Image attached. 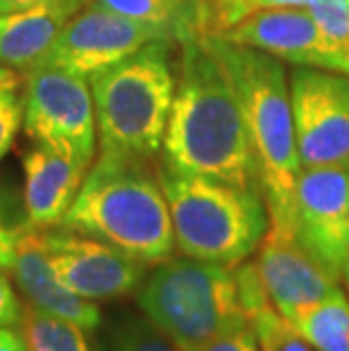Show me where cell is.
<instances>
[{
    "label": "cell",
    "instance_id": "cell-27",
    "mask_svg": "<svg viewBox=\"0 0 349 351\" xmlns=\"http://www.w3.org/2000/svg\"><path fill=\"white\" fill-rule=\"evenodd\" d=\"M16 241L19 231L0 220V272H12L14 261H16Z\"/></svg>",
    "mask_w": 349,
    "mask_h": 351
},
{
    "label": "cell",
    "instance_id": "cell-18",
    "mask_svg": "<svg viewBox=\"0 0 349 351\" xmlns=\"http://www.w3.org/2000/svg\"><path fill=\"white\" fill-rule=\"evenodd\" d=\"M91 5L139 21V23L168 29L177 43L184 36L197 34L193 0H91Z\"/></svg>",
    "mask_w": 349,
    "mask_h": 351
},
{
    "label": "cell",
    "instance_id": "cell-9",
    "mask_svg": "<svg viewBox=\"0 0 349 351\" xmlns=\"http://www.w3.org/2000/svg\"><path fill=\"white\" fill-rule=\"evenodd\" d=\"M152 41H175V36L168 29L139 23L102 7L86 5L62 27L41 64L88 80Z\"/></svg>",
    "mask_w": 349,
    "mask_h": 351
},
{
    "label": "cell",
    "instance_id": "cell-29",
    "mask_svg": "<svg viewBox=\"0 0 349 351\" xmlns=\"http://www.w3.org/2000/svg\"><path fill=\"white\" fill-rule=\"evenodd\" d=\"M343 279H345V283L349 286V256H347V263H345V272H343Z\"/></svg>",
    "mask_w": 349,
    "mask_h": 351
},
{
    "label": "cell",
    "instance_id": "cell-23",
    "mask_svg": "<svg viewBox=\"0 0 349 351\" xmlns=\"http://www.w3.org/2000/svg\"><path fill=\"white\" fill-rule=\"evenodd\" d=\"M21 127H23V95L19 88H5L0 91V161L14 147Z\"/></svg>",
    "mask_w": 349,
    "mask_h": 351
},
{
    "label": "cell",
    "instance_id": "cell-4",
    "mask_svg": "<svg viewBox=\"0 0 349 351\" xmlns=\"http://www.w3.org/2000/svg\"><path fill=\"white\" fill-rule=\"evenodd\" d=\"M157 175L182 256L232 267L261 247L270 229L261 189L189 175L166 161Z\"/></svg>",
    "mask_w": 349,
    "mask_h": 351
},
{
    "label": "cell",
    "instance_id": "cell-17",
    "mask_svg": "<svg viewBox=\"0 0 349 351\" xmlns=\"http://www.w3.org/2000/svg\"><path fill=\"white\" fill-rule=\"evenodd\" d=\"M293 326L317 351H349V300L340 288L333 290Z\"/></svg>",
    "mask_w": 349,
    "mask_h": 351
},
{
    "label": "cell",
    "instance_id": "cell-16",
    "mask_svg": "<svg viewBox=\"0 0 349 351\" xmlns=\"http://www.w3.org/2000/svg\"><path fill=\"white\" fill-rule=\"evenodd\" d=\"M71 16L75 12L57 5L0 14V64L23 73L39 66Z\"/></svg>",
    "mask_w": 349,
    "mask_h": 351
},
{
    "label": "cell",
    "instance_id": "cell-12",
    "mask_svg": "<svg viewBox=\"0 0 349 351\" xmlns=\"http://www.w3.org/2000/svg\"><path fill=\"white\" fill-rule=\"evenodd\" d=\"M220 39L241 43L309 69L336 71L349 75V52L338 46L309 10H268L243 19Z\"/></svg>",
    "mask_w": 349,
    "mask_h": 351
},
{
    "label": "cell",
    "instance_id": "cell-5",
    "mask_svg": "<svg viewBox=\"0 0 349 351\" xmlns=\"http://www.w3.org/2000/svg\"><path fill=\"white\" fill-rule=\"evenodd\" d=\"M173 43L152 41L88 77L100 152L141 159L161 152L177 91Z\"/></svg>",
    "mask_w": 349,
    "mask_h": 351
},
{
    "label": "cell",
    "instance_id": "cell-22",
    "mask_svg": "<svg viewBox=\"0 0 349 351\" xmlns=\"http://www.w3.org/2000/svg\"><path fill=\"white\" fill-rule=\"evenodd\" d=\"M114 351H182L147 317H128L116 326L111 338Z\"/></svg>",
    "mask_w": 349,
    "mask_h": 351
},
{
    "label": "cell",
    "instance_id": "cell-15",
    "mask_svg": "<svg viewBox=\"0 0 349 351\" xmlns=\"http://www.w3.org/2000/svg\"><path fill=\"white\" fill-rule=\"evenodd\" d=\"M12 279L25 297V302L50 315L64 317L75 322L84 331H95L100 326V308L95 302L71 293L50 265L46 250L41 245L39 231L23 229L19 231L16 241V261L12 267Z\"/></svg>",
    "mask_w": 349,
    "mask_h": 351
},
{
    "label": "cell",
    "instance_id": "cell-21",
    "mask_svg": "<svg viewBox=\"0 0 349 351\" xmlns=\"http://www.w3.org/2000/svg\"><path fill=\"white\" fill-rule=\"evenodd\" d=\"M261 351H311L309 342L295 331V326L274 308L272 302L258 306L248 315Z\"/></svg>",
    "mask_w": 349,
    "mask_h": 351
},
{
    "label": "cell",
    "instance_id": "cell-14",
    "mask_svg": "<svg viewBox=\"0 0 349 351\" xmlns=\"http://www.w3.org/2000/svg\"><path fill=\"white\" fill-rule=\"evenodd\" d=\"M88 173L82 163L50 147L34 145L23 156L25 227L46 231L59 227Z\"/></svg>",
    "mask_w": 349,
    "mask_h": 351
},
{
    "label": "cell",
    "instance_id": "cell-6",
    "mask_svg": "<svg viewBox=\"0 0 349 351\" xmlns=\"http://www.w3.org/2000/svg\"><path fill=\"white\" fill-rule=\"evenodd\" d=\"M143 315L182 351H197L227 328L248 322L229 265L168 258L136 290Z\"/></svg>",
    "mask_w": 349,
    "mask_h": 351
},
{
    "label": "cell",
    "instance_id": "cell-1",
    "mask_svg": "<svg viewBox=\"0 0 349 351\" xmlns=\"http://www.w3.org/2000/svg\"><path fill=\"white\" fill-rule=\"evenodd\" d=\"M180 48L163 161L189 175L261 189L256 154L227 71L204 36H184Z\"/></svg>",
    "mask_w": 349,
    "mask_h": 351
},
{
    "label": "cell",
    "instance_id": "cell-25",
    "mask_svg": "<svg viewBox=\"0 0 349 351\" xmlns=\"http://www.w3.org/2000/svg\"><path fill=\"white\" fill-rule=\"evenodd\" d=\"M23 302L14 293L10 279L5 272H0V326L19 328L21 317H23Z\"/></svg>",
    "mask_w": 349,
    "mask_h": 351
},
{
    "label": "cell",
    "instance_id": "cell-3",
    "mask_svg": "<svg viewBox=\"0 0 349 351\" xmlns=\"http://www.w3.org/2000/svg\"><path fill=\"white\" fill-rule=\"evenodd\" d=\"M239 95L254 147L270 227L293 231L295 189L302 173L295 138L291 80L281 59L241 43L204 36Z\"/></svg>",
    "mask_w": 349,
    "mask_h": 351
},
{
    "label": "cell",
    "instance_id": "cell-11",
    "mask_svg": "<svg viewBox=\"0 0 349 351\" xmlns=\"http://www.w3.org/2000/svg\"><path fill=\"white\" fill-rule=\"evenodd\" d=\"M39 238L57 279L88 302L121 300L145 281L147 265L98 238L64 227L39 231Z\"/></svg>",
    "mask_w": 349,
    "mask_h": 351
},
{
    "label": "cell",
    "instance_id": "cell-19",
    "mask_svg": "<svg viewBox=\"0 0 349 351\" xmlns=\"http://www.w3.org/2000/svg\"><path fill=\"white\" fill-rule=\"evenodd\" d=\"M320 0H193L200 36H222L243 19L268 10H311Z\"/></svg>",
    "mask_w": 349,
    "mask_h": 351
},
{
    "label": "cell",
    "instance_id": "cell-26",
    "mask_svg": "<svg viewBox=\"0 0 349 351\" xmlns=\"http://www.w3.org/2000/svg\"><path fill=\"white\" fill-rule=\"evenodd\" d=\"M43 5H57L66 7L71 12L84 10L86 5H91V0H0V14L16 12V10H29V7H43Z\"/></svg>",
    "mask_w": 349,
    "mask_h": 351
},
{
    "label": "cell",
    "instance_id": "cell-28",
    "mask_svg": "<svg viewBox=\"0 0 349 351\" xmlns=\"http://www.w3.org/2000/svg\"><path fill=\"white\" fill-rule=\"evenodd\" d=\"M0 351H29L23 335H19L14 328L0 326Z\"/></svg>",
    "mask_w": 349,
    "mask_h": 351
},
{
    "label": "cell",
    "instance_id": "cell-2",
    "mask_svg": "<svg viewBox=\"0 0 349 351\" xmlns=\"http://www.w3.org/2000/svg\"><path fill=\"white\" fill-rule=\"evenodd\" d=\"M59 227L98 238L143 265H159L175 250L159 175L141 156L100 152Z\"/></svg>",
    "mask_w": 349,
    "mask_h": 351
},
{
    "label": "cell",
    "instance_id": "cell-24",
    "mask_svg": "<svg viewBox=\"0 0 349 351\" xmlns=\"http://www.w3.org/2000/svg\"><path fill=\"white\" fill-rule=\"evenodd\" d=\"M256 335L252 331L250 322H243L239 326L227 328L225 333L215 335L206 345H202L197 351H258Z\"/></svg>",
    "mask_w": 349,
    "mask_h": 351
},
{
    "label": "cell",
    "instance_id": "cell-20",
    "mask_svg": "<svg viewBox=\"0 0 349 351\" xmlns=\"http://www.w3.org/2000/svg\"><path fill=\"white\" fill-rule=\"evenodd\" d=\"M16 331L23 335L29 351H91L84 328L29 304L23 306V317Z\"/></svg>",
    "mask_w": 349,
    "mask_h": 351
},
{
    "label": "cell",
    "instance_id": "cell-10",
    "mask_svg": "<svg viewBox=\"0 0 349 351\" xmlns=\"http://www.w3.org/2000/svg\"><path fill=\"white\" fill-rule=\"evenodd\" d=\"M293 234L340 281L349 256V163L302 168L295 189Z\"/></svg>",
    "mask_w": 349,
    "mask_h": 351
},
{
    "label": "cell",
    "instance_id": "cell-8",
    "mask_svg": "<svg viewBox=\"0 0 349 351\" xmlns=\"http://www.w3.org/2000/svg\"><path fill=\"white\" fill-rule=\"evenodd\" d=\"M291 102L302 168L349 163V75L297 66Z\"/></svg>",
    "mask_w": 349,
    "mask_h": 351
},
{
    "label": "cell",
    "instance_id": "cell-13",
    "mask_svg": "<svg viewBox=\"0 0 349 351\" xmlns=\"http://www.w3.org/2000/svg\"><path fill=\"white\" fill-rule=\"evenodd\" d=\"M256 267L272 306L291 324L338 290V279L302 247L293 231L270 227Z\"/></svg>",
    "mask_w": 349,
    "mask_h": 351
},
{
    "label": "cell",
    "instance_id": "cell-7",
    "mask_svg": "<svg viewBox=\"0 0 349 351\" xmlns=\"http://www.w3.org/2000/svg\"><path fill=\"white\" fill-rule=\"evenodd\" d=\"M23 130L34 145L50 147L91 168L98 150V127L91 84L55 66H34L23 75Z\"/></svg>",
    "mask_w": 349,
    "mask_h": 351
}]
</instances>
